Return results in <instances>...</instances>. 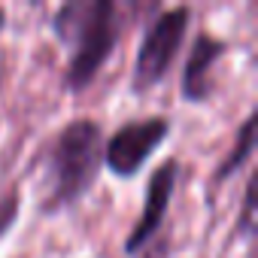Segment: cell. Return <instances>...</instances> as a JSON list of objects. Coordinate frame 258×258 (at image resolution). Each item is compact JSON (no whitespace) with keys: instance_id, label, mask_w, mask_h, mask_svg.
Masks as SVG:
<instances>
[{"instance_id":"1","label":"cell","mask_w":258,"mask_h":258,"mask_svg":"<svg viewBox=\"0 0 258 258\" xmlns=\"http://www.w3.org/2000/svg\"><path fill=\"white\" fill-rule=\"evenodd\" d=\"M58 28L73 43V82H85L100 67L115 40V13L109 4H73L61 10Z\"/></svg>"},{"instance_id":"2","label":"cell","mask_w":258,"mask_h":258,"mask_svg":"<svg viewBox=\"0 0 258 258\" xmlns=\"http://www.w3.org/2000/svg\"><path fill=\"white\" fill-rule=\"evenodd\" d=\"M100 131L94 121H73L58 140L55 158H52V179L55 195L61 201L76 198L94 176V167L100 161Z\"/></svg>"},{"instance_id":"3","label":"cell","mask_w":258,"mask_h":258,"mask_svg":"<svg viewBox=\"0 0 258 258\" xmlns=\"http://www.w3.org/2000/svg\"><path fill=\"white\" fill-rule=\"evenodd\" d=\"M185 22H188V13L185 10H170L164 13L152 31L146 34L143 40V49H140V58H137V85H152L164 76V70L170 67L179 43H182V34H185Z\"/></svg>"},{"instance_id":"4","label":"cell","mask_w":258,"mask_h":258,"mask_svg":"<svg viewBox=\"0 0 258 258\" xmlns=\"http://www.w3.org/2000/svg\"><path fill=\"white\" fill-rule=\"evenodd\" d=\"M164 134H167V121L164 118H146V121L124 124L106 146V164L121 176L134 173L152 155V149L161 143Z\"/></svg>"},{"instance_id":"5","label":"cell","mask_w":258,"mask_h":258,"mask_svg":"<svg viewBox=\"0 0 258 258\" xmlns=\"http://www.w3.org/2000/svg\"><path fill=\"white\" fill-rule=\"evenodd\" d=\"M170 185H173V167H164V170L152 179V185H149V204H146L143 222H140V225H137V231L131 234V246H137L146 234H152V231H155V225H158V219H161V213H164V207H167Z\"/></svg>"}]
</instances>
